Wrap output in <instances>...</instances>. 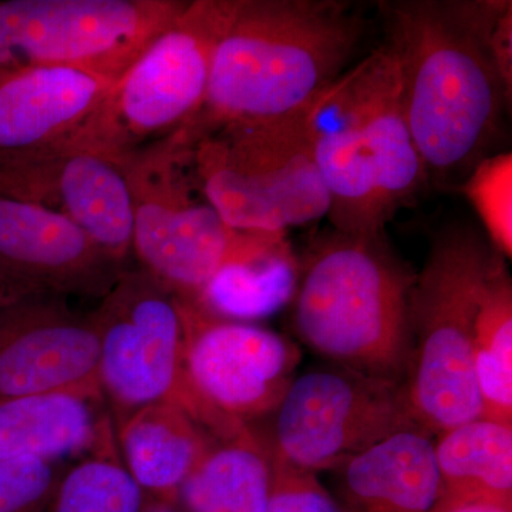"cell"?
I'll list each match as a JSON object with an SVG mask.
<instances>
[{
    "label": "cell",
    "instance_id": "cell-19",
    "mask_svg": "<svg viewBox=\"0 0 512 512\" xmlns=\"http://www.w3.org/2000/svg\"><path fill=\"white\" fill-rule=\"evenodd\" d=\"M128 473L150 500L177 503L181 487L218 441L174 404L141 407L114 423Z\"/></svg>",
    "mask_w": 512,
    "mask_h": 512
},
{
    "label": "cell",
    "instance_id": "cell-15",
    "mask_svg": "<svg viewBox=\"0 0 512 512\" xmlns=\"http://www.w3.org/2000/svg\"><path fill=\"white\" fill-rule=\"evenodd\" d=\"M345 73L306 111L313 158L329 200L326 217L340 232L383 231L393 212L380 192Z\"/></svg>",
    "mask_w": 512,
    "mask_h": 512
},
{
    "label": "cell",
    "instance_id": "cell-30",
    "mask_svg": "<svg viewBox=\"0 0 512 512\" xmlns=\"http://www.w3.org/2000/svg\"><path fill=\"white\" fill-rule=\"evenodd\" d=\"M447 512H512V505L491 503V501H477L460 505Z\"/></svg>",
    "mask_w": 512,
    "mask_h": 512
},
{
    "label": "cell",
    "instance_id": "cell-11",
    "mask_svg": "<svg viewBox=\"0 0 512 512\" xmlns=\"http://www.w3.org/2000/svg\"><path fill=\"white\" fill-rule=\"evenodd\" d=\"M0 198L62 212L111 258L126 265L134 215L121 157L66 141L0 156Z\"/></svg>",
    "mask_w": 512,
    "mask_h": 512
},
{
    "label": "cell",
    "instance_id": "cell-27",
    "mask_svg": "<svg viewBox=\"0 0 512 512\" xmlns=\"http://www.w3.org/2000/svg\"><path fill=\"white\" fill-rule=\"evenodd\" d=\"M64 470L39 458L0 460V512H49Z\"/></svg>",
    "mask_w": 512,
    "mask_h": 512
},
{
    "label": "cell",
    "instance_id": "cell-7",
    "mask_svg": "<svg viewBox=\"0 0 512 512\" xmlns=\"http://www.w3.org/2000/svg\"><path fill=\"white\" fill-rule=\"evenodd\" d=\"M237 0H192L140 53L66 143L114 157L171 136L200 111Z\"/></svg>",
    "mask_w": 512,
    "mask_h": 512
},
{
    "label": "cell",
    "instance_id": "cell-25",
    "mask_svg": "<svg viewBox=\"0 0 512 512\" xmlns=\"http://www.w3.org/2000/svg\"><path fill=\"white\" fill-rule=\"evenodd\" d=\"M291 255L252 264L232 265L207 285L198 305L221 318H259L276 311L295 289Z\"/></svg>",
    "mask_w": 512,
    "mask_h": 512
},
{
    "label": "cell",
    "instance_id": "cell-18",
    "mask_svg": "<svg viewBox=\"0 0 512 512\" xmlns=\"http://www.w3.org/2000/svg\"><path fill=\"white\" fill-rule=\"evenodd\" d=\"M340 512H433L439 473L433 437L407 427L336 470Z\"/></svg>",
    "mask_w": 512,
    "mask_h": 512
},
{
    "label": "cell",
    "instance_id": "cell-8",
    "mask_svg": "<svg viewBox=\"0 0 512 512\" xmlns=\"http://www.w3.org/2000/svg\"><path fill=\"white\" fill-rule=\"evenodd\" d=\"M306 111L269 123L231 124L195 141V184L229 227L286 234L328 215Z\"/></svg>",
    "mask_w": 512,
    "mask_h": 512
},
{
    "label": "cell",
    "instance_id": "cell-31",
    "mask_svg": "<svg viewBox=\"0 0 512 512\" xmlns=\"http://www.w3.org/2000/svg\"><path fill=\"white\" fill-rule=\"evenodd\" d=\"M143 512H185L180 503H173V501H160L150 500L147 498V503L144 505Z\"/></svg>",
    "mask_w": 512,
    "mask_h": 512
},
{
    "label": "cell",
    "instance_id": "cell-17",
    "mask_svg": "<svg viewBox=\"0 0 512 512\" xmlns=\"http://www.w3.org/2000/svg\"><path fill=\"white\" fill-rule=\"evenodd\" d=\"M346 79L360 131L375 164L380 192L394 214L427 180L407 124L399 63L384 43L349 67Z\"/></svg>",
    "mask_w": 512,
    "mask_h": 512
},
{
    "label": "cell",
    "instance_id": "cell-2",
    "mask_svg": "<svg viewBox=\"0 0 512 512\" xmlns=\"http://www.w3.org/2000/svg\"><path fill=\"white\" fill-rule=\"evenodd\" d=\"M362 16L336 0H237L212 60L192 143L231 124L298 116L348 70Z\"/></svg>",
    "mask_w": 512,
    "mask_h": 512
},
{
    "label": "cell",
    "instance_id": "cell-1",
    "mask_svg": "<svg viewBox=\"0 0 512 512\" xmlns=\"http://www.w3.org/2000/svg\"><path fill=\"white\" fill-rule=\"evenodd\" d=\"M507 0L383 3L386 45L426 178L460 185L493 147L511 103L493 37Z\"/></svg>",
    "mask_w": 512,
    "mask_h": 512
},
{
    "label": "cell",
    "instance_id": "cell-21",
    "mask_svg": "<svg viewBox=\"0 0 512 512\" xmlns=\"http://www.w3.org/2000/svg\"><path fill=\"white\" fill-rule=\"evenodd\" d=\"M439 497L433 512L491 501L512 505V424L485 417L433 437Z\"/></svg>",
    "mask_w": 512,
    "mask_h": 512
},
{
    "label": "cell",
    "instance_id": "cell-16",
    "mask_svg": "<svg viewBox=\"0 0 512 512\" xmlns=\"http://www.w3.org/2000/svg\"><path fill=\"white\" fill-rule=\"evenodd\" d=\"M116 79L76 67L0 73V156L39 150L72 137Z\"/></svg>",
    "mask_w": 512,
    "mask_h": 512
},
{
    "label": "cell",
    "instance_id": "cell-14",
    "mask_svg": "<svg viewBox=\"0 0 512 512\" xmlns=\"http://www.w3.org/2000/svg\"><path fill=\"white\" fill-rule=\"evenodd\" d=\"M0 266L63 298H104L126 271L67 215L9 198H0Z\"/></svg>",
    "mask_w": 512,
    "mask_h": 512
},
{
    "label": "cell",
    "instance_id": "cell-13",
    "mask_svg": "<svg viewBox=\"0 0 512 512\" xmlns=\"http://www.w3.org/2000/svg\"><path fill=\"white\" fill-rule=\"evenodd\" d=\"M55 392L103 397L92 313L80 315L49 293L2 306L0 399Z\"/></svg>",
    "mask_w": 512,
    "mask_h": 512
},
{
    "label": "cell",
    "instance_id": "cell-9",
    "mask_svg": "<svg viewBox=\"0 0 512 512\" xmlns=\"http://www.w3.org/2000/svg\"><path fill=\"white\" fill-rule=\"evenodd\" d=\"M184 0H0V73L76 67L117 79Z\"/></svg>",
    "mask_w": 512,
    "mask_h": 512
},
{
    "label": "cell",
    "instance_id": "cell-10",
    "mask_svg": "<svg viewBox=\"0 0 512 512\" xmlns=\"http://www.w3.org/2000/svg\"><path fill=\"white\" fill-rule=\"evenodd\" d=\"M274 414V433L265 439L271 451L315 474L336 471L397 431L416 426L403 382L340 366L296 376Z\"/></svg>",
    "mask_w": 512,
    "mask_h": 512
},
{
    "label": "cell",
    "instance_id": "cell-24",
    "mask_svg": "<svg viewBox=\"0 0 512 512\" xmlns=\"http://www.w3.org/2000/svg\"><path fill=\"white\" fill-rule=\"evenodd\" d=\"M146 503L121 460L113 424L83 460L64 470L49 512H143Z\"/></svg>",
    "mask_w": 512,
    "mask_h": 512
},
{
    "label": "cell",
    "instance_id": "cell-3",
    "mask_svg": "<svg viewBox=\"0 0 512 512\" xmlns=\"http://www.w3.org/2000/svg\"><path fill=\"white\" fill-rule=\"evenodd\" d=\"M412 271L383 231H333L313 248L296 291L295 329L335 366L406 382Z\"/></svg>",
    "mask_w": 512,
    "mask_h": 512
},
{
    "label": "cell",
    "instance_id": "cell-29",
    "mask_svg": "<svg viewBox=\"0 0 512 512\" xmlns=\"http://www.w3.org/2000/svg\"><path fill=\"white\" fill-rule=\"evenodd\" d=\"M37 295H46V293L0 266V308Z\"/></svg>",
    "mask_w": 512,
    "mask_h": 512
},
{
    "label": "cell",
    "instance_id": "cell-23",
    "mask_svg": "<svg viewBox=\"0 0 512 512\" xmlns=\"http://www.w3.org/2000/svg\"><path fill=\"white\" fill-rule=\"evenodd\" d=\"M473 370L483 417L512 424V281L497 251L478 299Z\"/></svg>",
    "mask_w": 512,
    "mask_h": 512
},
{
    "label": "cell",
    "instance_id": "cell-4",
    "mask_svg": "<svg viewBox=\"0 0 512 512\" xmlns=\"http://www.w3.org/2000/svg\"><path fill=\"white\" fill-rule=\"evenodd\" d=\"M192 141L185 128L121 157L133 201L138 268L197 302L222 269L291 255L285 234L229 227L194 197Z\"/></svg>",
    "mask_w": 512,
    "mask_h": 512
},
{
    "label": "cell",
    "instance_id": "cell-5",
    "mask_svg": "<svg viewBox=\"0 0 512 512\" xmlns=\"http://www.w3.org/2000/svg\"><path fill=\"white\" fill-rule=\"evenodd\" d=\"M495 249L476 227L451 222L430 242L409 298L410 414L431 437L483 417L473 370L481 286Z\"/></svg>",
    "mask_w": 512,
    "mask_h": 512
},
{
    "label": "cell",
    "instance_id": "cell-20",
    "mask_svg": "<svg viewBox=\"0 0 512 512\" xmlns=\"http://www.w3.org/2000/svg\"><path fill=\"white\" fill-rule=\"evenodd\" d=\"M104 403L77 392L0 399V460L59 461L87 453L114 424Z\"/></svg>",
    "mask_w": 512,
    "mask_h": 512
},
{
    "label": "cell",
    "instance_id": "cell-6",
    "mask_svg": "<svg viewBox=\"0 0 512 512\" xmlns=\"http://www.w3.org/2000/svg\"><path fill=\"white\" fill-rule=\"evenodd\" d=\"M99 384L119 421L150 404L180 407L218 441L251 426L225 416L192 386L180 298L144 269H127L92 312Z\"/></svg>",
    "mask_w": 512,
    "mask_h": 512
},
{
    "label": "cell",
    "instance_id": "cell-22",
    "mask_svg": "<svg viewBox=\"0 0 512 512\" xmlns=\"http://www.w3.org/2000/svg\"><path fill=\"white\" fill-rule=\"evenodd\" d=\"M272 467L264 437L249 429L212 448L181 487L185 512H266Z\"/></svg>",
    "mask_w": 512,
    "mask_h": 512
},
{
    "label": "cell",
    "instance_id": "cell-12",
    "mask_svg": "<svg viewBox=\"0 0 512 512\" xmlns=\"http://www.w3.org/2000/svg\"><path fill=\"white\" fill-rule=\"evenodd\" d=\"M188 375L208 404L231 419L274 414L296 379L301 350L272 330L221 318L181 299Z\"/></svg>",
    "mask_w": 512,
    "mask_h": 512
},
{
    "label": "cell",
    "instance_id": "cell-28",
    "mask_svg": "<svg viewBox=\"0 0 512 512\" xmlns=\"http://www.w3.org/2000/svg\"><path fill=\"white\" fill-rule=\"evenodd\" d=\"M268 450L272 480L266 512H340L332 493L320 483L318 474L293 466L276 456L269 446Z\"/></svg>",
    "mask_w": 512,
    "mask_h": 512
},
{
    "label": "cell",
    "instance_id": "cell-26",
    "mask_svg": "<svg viewBox=\"0 0 512 512\" xmlns=\"http://www.w3.org/2000/svg\"><path fill=\"white\" fill-rule=\"evenodd\" d=\"M484 228L491 247L512 256V154L483 158L458 185Z\"/></svg>",
    "mask_w": 512,
    "mask_h": 512
}]
</instances>
